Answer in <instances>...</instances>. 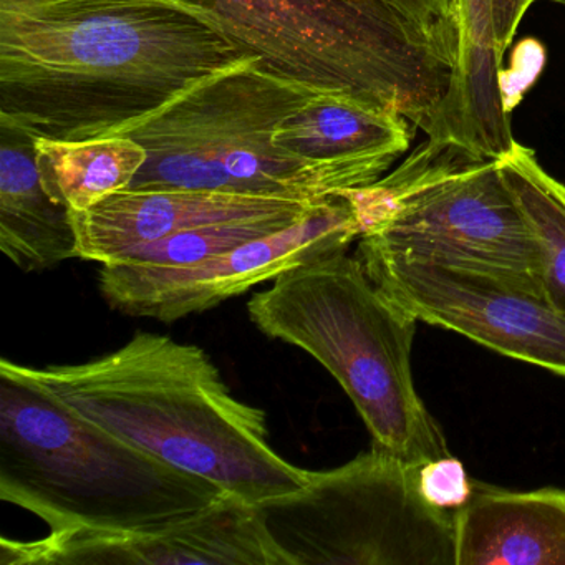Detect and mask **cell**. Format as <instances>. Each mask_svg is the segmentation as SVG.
Returning <instances> with one entry per match:
<instances>
[{"instance_id": "6da1fadb", "label": "cell", "mask_w": 565, "mask_h": 565, "mask_svg": "<svg viewBox=\"0 0 565 565\" xmlns=\"http://www.w3.org/2000/svg\"><path fill=\"white\" fill-rule=\"evenodd\" d=\"M254 57L198 0H0V127L114 137Z\"/></svg>"}, {"instance_id": "7a4b0ae2", "label": "cell", "mask_w": 565, "mask_h": 565, "mask_svg": "<svg viewBox=\"0 0 565 565\" xmlns=\"http://www.w3.org/2000/svg\"><path fill=\"white\" fill-rule=\"evenodd\" d=\"M0 369L249 504L299 491L309 481L310 471L274 451L266 412L239 402L213 360L191 343L138 332L90 362L38 369L4 359Z\"/></svg>"}, {"instance_id": "3957f363", "label": "cell", "mask_w": 565, "mask_h": 565, "mask_svg": "<svg viewBox=\"0 0 565 565\" xmlns=\"http://www.w3.org/2000/svg\"><path fill=\"white\" fill-rule=\"evenodd\" d=\"M224 495L0 369V499L51 531H160Z\"/></svg>"}, {"instance_id": "277c9868", "label": "cell", "mask_w": 565, "mask_h": 565, "mask_svg": "<svg viewBox=\"0 0 565 565\" xmlns=\"http://www.w3.org/2000/svg\"><path fill=\"white\" fill-rule=\"evenodd\" d=\"M247 313L260 332L299 347L332 373L373 448L409 465L451 456L413 382L419 320L376 287L359 256L342 250L286 270L254 294Z\"/></svg>"}, {"instance_id": "5b68a950", "label": "cell", "mask_w": 565, "mask_h": 565, "mask_svg": "<svg viewBox=\"0 0 565 565\" xmlns=\"http://www.w3.org/2000/svg\"><path fill=\"white\" fill-rule=\"evenodd\" d=\"M320 94L260 57L188 88L114 137L138 141L147 163L131 190L186 188L322 201L369 186L360 174L300 160L273 143L277 125Z\"/></svg>"}, {"instance_id": "8992f818", "label": "cell", "mask_w": 565, "mask_h": 565, "mask_svg": "<svg viewBox=\"0 0 565 565\" xmlns=\"http://www.w3.org/2000/svg\"><path fill=\"white\" fill-rule=\"evenodd\" d=\"M284 77L405 117L426 138L458 54L392 0H198Z\"/></svg>"}, {"instance_id": "52a82bcc", "label": "cell", "mask_w": 565, "mask_h": 565, "mask_svg": "<svg viewBox=\"0 0 565 565\" xmlns=\"http://www.w3.org/2000/svg\"><path fill=\"white\" fill-rule=\"evenodd\" d=\"M337 194L360 246L489 270L542 296L541 249L494 158L426 138L375 183Z\"/></svg>"}, {"instance_id": "ba28073f", "label": "cell", "mask_w": 565, "mask_h": 565, "mask_svg": "<svg viewBox=\"0 0 565 565\" xmlns=\"http://www.w3.org/2000/svg\"><path fill=\"white\" fill-rule=\"evenodd\" d=\"M418 466L372 448L254 505L289 565H456L455 514L423 498Z\"/></svg>"}, {"instance_id": "9c48e42d", "label": "cell", "mask_w": 565, "mask_h": 565, "mask_svg": "<svg viewBox=\"0 0 565 565\" xmlns=\"http://www.w3.org/2000/svg\"><path fill=\"white\" fill-rule=\"evenodd\" d=\"M370 279L419 322L565 376V319L509 277L360 246Z\"/></svg>"}, {"instance_id": "30bf717a", "label": "cell", "mask_w": 565, "mask_h": 565, "mask_svg": "<svg viewBox=\"0 0 565 565\" xmlns=\"http://www.w3.org/2000/svg\"><path fill=\"white\" fill-rule=\"evenodd\" d=\"M360 236L362 230L352 206L337 194L300 223L194 266H102L98 286L108 306L125 316L177 322L206 312L300 264L349 250Z\"/></svg>"}, {"instance_id": "8fae6325", "label": "cell", "mask_w": 565, "mask_h": 565, "mask_svg": "<svg viewBox=\"0 0 565 565\" xmlns=\"http://www.w3.org/2000/svg\"><path fill=\"white\" fill-rule=\"evenodd\" d=\"M0 552L4 565H289L256 505L230 494L160 531H51L41 541L2 537Z\"/></svg>"}, {"instance_id": "7c38bea8", "label": "cell", "mask_w": 565, "mask_h": 565, "mask_svg": "<svg viewBox=\"0 0 565 565\" xmlns=\"http://www.w3.org/2000/svg\"><path fill=\"white\" fill-rule=\"evenodd\" d=\"M329 200L250 196L186 188H128L90 210L71 214L78 257L110 266L124 263L141 247L183 231L249 217L310 216Z\"/></svg>"}, {"instance_id": "4fadbf2b", "label": "cell", "mask_w": 565, "mask_h": 565, "mask_svg": "<svg viewBox=\"0 0 565 565\" xmlns=\"http://www.w3.org/2000/svg\"><path fill=\"white\" fill-rule=\"evenodd\" d=\"M415 127L349 94H320L277 125L273 143L300 160L353 171L370 184L409 150Z\"/></svg>"}, {"instance_id": "5bb4252c", "label": "cell", "mask_w": 565, "mask_h": 565, "mask_svg": "<svg viewBox=\"0 0 565 565\" xmlns=\"http://www.w3.org/2000/svg\"><path fill=\"white\" fill-rule=\"evenodd\" d=\"M455 525L456 565H565V489L514 492L475 481Z\"/></svg>"}, {"instance_id": "9a60e30c", "label": "cell", "mask_w": 565, "mask_h": 565, "mask_svg": "<svg viewBox=\"0 0 565 565\" xmlns=\"http://www.w3.org/2000/svg\"><path fill=\"white\" fill-rule=\"evenodd\" d=\"M458 62L428 140L449 141L498 160L514 143L502 88L492 0H455Z\"/></svg>"}, {"instance_id": "2e32d148", "label": "cell", "mask_w": 565, "mask_h": 565, "mask_svg": "<svg viewBox=\"0 0 565 565\" xmlns=\"http://www.w3.org/2000/svg\"><path fill=\"white\" fill-rule=\"evenodd\" d=\"M0 250L24 273L78 257L71 210L41 183L34 140L0 127Z\"/></svg>"}, {"instance_id": "e0dca14e", "label": "cell", "mask_w": 565, "mask_h": 565, "mask_svg": "<svg viewBox=\"0 0 565 565\" xmlns=\"http://www.w3.org/2000/svg\"><path fill=\"white\" fill-rule=\"evenodd\" d=\"M45 193L71 211H87L128 190L148 160V151L127 137L84 141L34 140Z\"/></svg>"}, {"instance_id": "ac0fdd59", "label": "cell", "mask_w": 565, "mask_h": 565, "mask_svg": "<svg viewBox=\"0 0 565 565\" xmlns=\"http://www.w3.org/2000/svg\"><path fill=\"white\" fill-rule=\"evenodd\" d=\"M498 168L541 249L542 297L565 319V184L518 141L498 158Z\"/></svg>"}, {"instance_id": "d6986e66", "label": "cell", "mask_w": 565, "mask_h": 565, "mask_svg": "<svg viewBox=\"0 0 565 565\" xmlns=\"http://www.w3.org/2000/svg\"><path fill=\"white\" fill-rule=\"evenodd\" d=\"M306 217L309 216L249 217V220L210 224V226L183 231V233L164 237V239L150 244V246L141 247V249L130 254L124 263L154 267L194 266V264H201L211 259V257L227 253V250L234 249V247L241 246L247 241L287 230V227L300 223Z\"/></svg>"}, {"instance_id": "ffe728a7", "label": "cell", "mask_w": 565, "mask_h": 565, "mask_svg": "<svg viewBox=\"0 0 565 565\" xmlns=\"http://www.w3.org/2000/svg\"><path fill=\"white\" fill-rule=\"evenodd\" d=\"M475 479L469 478L459 459L448 458L418 466V488L429 504L456 514L472 494Z\"/></svg>"}, {"instance_id": "44dd1931", "label": "cell", "mask_w": 565, "mask_h": 565, "mask_svg": "<svg viewBox=\"0 0 565 565\" xmlns=\"http://www.w3.org/2000/svg\"><path fill=\"white\" fill-rule=\"evenodd\" d=\"M392 2L458 54L455 0H392Z\"/></svg>"}, {"instance_id": "7402d4cb", "label": "cell", "mask_w": 565, "mask_h": 565, "mask_svg": "<svg viewBox=\"0 0 565 565\" xmlns=\"http://www.w3.org/2000/svg\"><path fill=\"white\" fill-rule=\"evenodd\" d=\"M534 2L535 0H492L495 41L501 57H504L505 51L511 47L522 19Z\"/></svg>"}, {"instance_id": "603a6c76", "label": "cell", "mask_w": 565, "mask_h": 565, "mask_svg": "<svg viewBox=\"0 0 565 565\" xmlns=\"http://www.w3.org/2000/svg\"><path fill=\"white\" fill-rule=\"evenodd\" d=\"M548 2H554V4L564 6L565 8V0H548Z\"/></svg>"}]
</instances>
